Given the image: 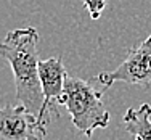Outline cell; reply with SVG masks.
<instances>
[{
    "label": "cell",
    "instance_id": "7",
    "mask_svg": "<svg viewBox=\"0 0 151 140\" xmlns=\"http://www.w3.org/2000/svg\"><path fill=\"white\" fill-rule=\"evenodd\" d=\"M106 5H108V0H84V6L92 19H100Z\"/></svg>",
    "mask_w": 151,
    "mask_h": 140
},
{
    "label": "cell",
    "instance_id": "6",
    "mask_svg": "<svg viewBox=\"0 0 151 140\" xmlns=\"http://www.w3.org/2000/svg\"><path fill=\"white\" fill-rule=\"evenodd\" d=\"M122 123L125 131L135 140H151V105L143 103L138 110L129 108L122 118Z\"/></svg>",
    "mask_w": 151,
    "mask_h": 140
},
{
    "label": "cell",
    "instance_id": "4",
    "mask_svg": "<svg viewBox=\"0 0 151 140\" xmlns=\"http://www.w3.org/2000/svg\"><path fill=\"white\" fill-rule=\"evenodd\" d=\"M45 121L39 119L24 105L0 108V140H45Z\"/></svg>",
    "mask_w": 151,
    "mask_h": 140
},
{
    "label": "cell",
    "instance_id": "2",
    "mask_svg": "<svg viewBox=\"0 0 151 140\" xmlns=\"http://www.w3.org/2000/svg\"><path fill=\"white\" fill-rule=\"evenodd\" d=\"M58 105L68 110L74 127L87 137H92L96 129H105L109 124L111 116L101 100V92L95 90L84 79L66 76Z\"/></svg>",
    "mask_w": 151,
    "mask_h": 140
},
{
    "label": "cell",
    "instance_id": "1",
    "mask_svg": "<svg viewBox=\"0 0 151 140\" xmlns=\"http://www.w3.org/2000/svg\"><path fill=\"white\" fill-rule=\"evenodd\" d=\"M39 32L35 27H21L6 32L0 42V56L10 63L16 85V98L39 118L44 103L39 81Z\"/></svg>",
    "mask_w": 151,
    "mask_h": 140
},
{
    "label": "cell",
    "instance_id": "3",
    "mask_svg": "<svg viewBox=\"0 0 151 140\" xmlns=\"http://www.w3.org/2000/svg\"><path fill=\"white\" fill-rule=\"evenodd\" d=\"M96 79L105 87H111L116 82L148 87L151 84V35L129 50L124 61L114 71L101 73Z\"/></svg>",
    "mask_w": 151,
    "mask_h": 140
},
{
    "label": "cell",
    "instance_id": "5",
    "mask_svg": "<svg viewBox=\"0 0 151 140\" xmlns=\"http://www.w3.org/2000/svg\"><path fill=\"white\" fill-rule=\"evenodd\" d=\"M66 71L61 56H52L47 60H39V81H40L42 93H44V103L39 114V119L45 121L52 116V113L56 118H60V113L56 110L60 97L63 95L64 81H66Z\"/></svg>",
    "mask_w": 151,
    "mask_h": 140
}]
</instances>
